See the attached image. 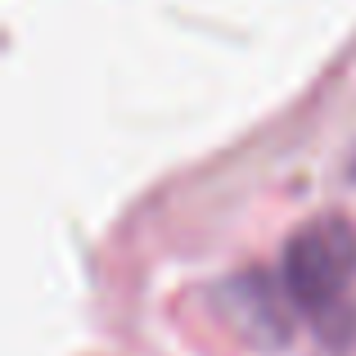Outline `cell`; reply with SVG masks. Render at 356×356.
Wrapping results in <instances>:
<instances>
[{"label": "cell", "instance_id": "1", "mask_svg": "<svg viewBox=\"0 0 356 356\" xmlns=\"http://www.w3.org/2000/svg\"><path fill=\"white\" fill-rule=\"evenodd\" d=\"M284 298L316 325H330L348 312V289L356 280V230L343 217H316L289 235L284 248Z\"/></svg>", "mask_w": 356, "mask_h": 356}]
</instances>
